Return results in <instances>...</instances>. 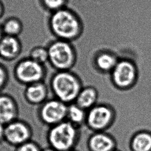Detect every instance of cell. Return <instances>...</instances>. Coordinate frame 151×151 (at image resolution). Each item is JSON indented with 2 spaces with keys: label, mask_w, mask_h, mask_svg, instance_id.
<instances>
[{
  "label": "cell",
  "mask_w": 151,
  "mask_h": 151,
  "mask_svg": "<svg viewBox=\"0 0 151 151\" xmlns=\"http://www.w3.org/2000/svg\"><path fill=\"white\" fill-rule=\"evenodd\" d=\"M50 28L57 39L70 42L76 40L81 31V25L78 17L65 8L52 12L50 19Z\"/></svg>",
  "instance_id": "1"
},
{
  "label": "cell",
  "mask_w": 151,
  "mask_h": 151,
  "mask_svg": "<svg viewBox=\"0 0 151 151\" xmlns=\"http://www.w3.org/2000/svg\"><path fill=\"white\" fill-rule=\"evenodd\" d=\"M50 86L55 98L67 104L76 101L82 89L78 78L68 70L57 71L54 74Z\"/></svg>",
  "instance_id": "2"
},
{
  "label": "cell",
  "mask_w": 151,
  "mask_h": 151,
  "mask_svg": "<svg viewBox=\"0 0 151 151\" xmlns=\"http://www.w3.org/2000/svg\"><path fill=\"white\" fill-rule=\"evenodd\" d=\"M76 126L65 120L50 127L47 134L48 146L57 151H70L74 147L77 139Z\"/></svg>",
  "instance_id": "3"
},
{
  "label": "cell",
  "mask_w": 151,
  "mask_h": 151,
  "mask_svg": "<svg viewBox=\"0 0 151 151\" xmlns=\"http://www.w3.org/2000/svg\"><path fill=\"white\" fill-rule=\"evenodd\" d=\"M48 63L57 71L68 70L73 65L76 54L71 42L56 39L47 47Z\"/></svg>",
  "instance_id": "4"
},
{
  "label": "cell",
  "mask_w": 151,
  "mask_h": 151,
  "mask_svg": "<svg viewBox=\"0 0 151 151\" xmlns=\"http://www.w3.org/2000/svg\"><path fill=\"white\" fill-rule=\"evenodd\" d=\"M14 77L17 81L25 86L44 81L46 69L41 64L29 57L19 61L14 69Z\"/></svg>",
  "instance_id": "5"
},
{
  "label": "cell",
  "mask_w": 151,
  "mask_h": 151,
  "mask_svg": "<svg viewBox=\"0 0 151 151\" xmlns=\"http://www.w3.org/2000/svg\"><path fill=\"white\" fill-rule=\"evenodd\" d=\"M68 104L57 99L47 100L38 110L40 120L50 127L57 124L67 119Z\"/></svg>",
  "instance_id": "6"
},
{
  "label": "cell",
  "mask_w": 151,
  "mask_h": 151,
  "mask_svg": "<svg viewBox=\"0 0 151 151\" xmlns=\"http://www.w3.org/2000/svg\"><path fill=\"white\" fill-rule=\"evenodd\" d=\"M32 132L30 126L24 121L16 119L5 125V142L17 147L32 140Z\"/></svg>",
  "instance_id": "7"
},
{
  "label": "cell",
  "mask_w": 151,
  "mask_h": 151,
  "mask_svg": "<svg viewBox=\"0 0 151 151\" xmlns=\"http://www.w3.org/2000/svg\"><path fill=\"white\" fill-rule=\"evenodd\" d=\"M111 72L113 81L119 88H125L131 86L136 77L134 65L127 60L118 61Z\"/></svg>",
  "instance_id": "8"
},
{
  "label": "cell",
  "mask_w": 151,
  "mask_h": 151,
  "mask_svg": "<svg viewBox=\"0 0 151 151\" xmlns=\"http://www.w3.org/2000/svg\"><path fill=\"white\" fill-rule=\"evenodd\" d=\"M112 110L105 105H94L86 114V121L93 130L100 131L107 127L113 119Z\"/></svg>",
  "instance_id": "9"
},
{
  "label": "cell",
  "mask_w": 151,
  "mask_h": 151,
  "mask_svg": "<svg viewBox=\"0 0 151 151\" xmlns=\"http://www.w3.org/2000/svg\"><path fill=\"white\" fill-rule=\"evenodd\" d=\"M22 51V44L18 37L5 35L0 40V58L11 61L17 58Z\"/></svg>",
  "instance_id": "10"
},
{
  "label": "cell",
  "mask_w": 151,
  "mask_h": 151,
  "mask_svg": "<svg viewBox=\"0 0 151 151\" xmlns=\"http://www.w3.org/2000/svg\"><path fill=\"white\" fill-rule=\"evenodd\" d=\"M18 107L10 95L0 93V123L5 125L18 119Z\"/></svg>",
  "instance_id": "11"
},
{
  "label": "cell",
  "mask_w": 151,
  "mask_h": 151,
  "mask_svg": "<svg viewBox=\"0 0 151 151\" xmlns=\"http://www.w3.org/2000/svg\"><path fill=\"white\" fill-rule=\"evenodd\" d=\"M48 94V88L44 81L27 85L24 91L26 101L32 105L42 104L47 100Z\"/></svg>",
  "instance_id": "12"
},
{
  "label": "cell",
  "mask_w": 151,
  "mask_h": 151,
  "mask_svg": "<svg viewBox=\"0 0 151 151\" xmlns=\"http://www.w3.org/2000/svg\"><path fill=\"white\" fill-rule=\"evenodd\" d=\"M114 146L113 139L102 132L96 133L88 140V146L91 151H112Z\"/></svg>",
  "instance_id": "13"
},
{
  "label": "cell",
  "mask_w": 151,
  "mask_h": 151,
  "mask_svg": "<svg viewBox=\"0 0 151 151\" xmlns=\"http://www.w3.org/2000/svg\"><path fill=\"white\" fill-rule=\"evenodd\" d=\"M97 99L96 90L91 87L83 88L80 91L76 103L84 110L91 109L93 107Z\"/></svg>",
  "instance_id": "14"
},
{
  "label": "cell",
  "mask_w": 151,
  "mask_h": 151,
  "mask_svg": "<svg viewBox=\"0 0 151 151\" xmlns=\"http://www.w3.org/2000/svg\"><path fill=\"white\" fill-rule=\"evenodd\" d=\"M133 151H151V134L145 132L136 134L131 141Z\"/></svg>",
  "instance_id": "15"
},
{
  "label": "cell",
  "mask_w": 151,
  "mask_h": 151,
  "mask_svg": "<svg viewBox=\"0 0 151 151\" xmlns=\"http://www.w3.org/2000/svg\"><path fill=\"white\" fill-rule=\"evenodd\" d=\"M86 119L85 110L80 107L76 103L68 104L67 120L77 126L81 124Z\"/></svg>",
  "instance_id": "16"
},
{
  "label": "cell",
  "mask_w": 151,
  "mask_h": 151,
  "mask_svg": "<svg viewBox=\"0 0 151 151\" xmlns=\"http://www.w3.org/2000/svg\"><path fill=\"white\" fill-rule=\"evenodd\" d=\"M117 62L115 56L109 52H101L96 58L97 67L103 71H112Z\"/></svg>",
  "instance_id": "17"
},
{
  "label": "cell",
  "mask_w": 151,
  "mask_h": 151,
  "mask_svg": "<svg viewBox=\"0 0 151 151\" xmlns=\"http://www.w3.org/2000/svg\"><path fill=\"white\" fill-rule=\"evenodd\" d=\"M2 28L5 35L18 37L22 31V24L18 19L12 18L5 21Z\"/></svg>",
  "instance_id": "18"
},
{
  "label": "cell",
  "mask_w": 151,
  "mask_h": 151,
  "mask_svg": "<svg viewBox=\"0 0 151 151\" xmlns=\"http://www.w3.org/2000/svg\"><path fill=\"white\" fill-rule=\"evenodd\" d=\"M32 60L44 65L48 62V52L47 47L37 46L32 48L28 56Z\"/></svg>",
  "instance_id": "19"
},
{
  "label": "cell",
  "mask_w": 151,
  "mask_h": 151,
  "mask_svg": "<svg viewBox=\"0 0 151 151\" xmlns=\"http://www.w3.org/2000/svg\"><path fill=\"white\" fill-rule=\"evenodd\" d=\"M16 151H42V149L38 143L31 140L18 146Z\"/></svg>",
  "instance_id": "20"
},
{
  "label": "cell",
  "mask_w": 151,
  "mask_h": 151,
  "mask_svg": "<svg viewBox=\"0 0 151 151\" xmlns=\"http://www.w3.org/2000/svg\"><path fill=\"white\" fill-rule=\"evenodd\" d=\"M44 5L53 12L65 7L67 0H42Z\"/></svg>",
  "instance_id": "21"
},
{
  "label": "cell",
  "mask_w": 151,
  "mask_h": 151,
  "mask_svg": "<svg viewBox=\"0 0 151 151\" xmlns=\"http://www.w3.org/2000/svg\"><path fill=\"white\" fill-rule=\"evenodd\" d=\"M8 72L6 67L0 64V92L4 88L8 81Z\"/></svg>",
  "instance_id": "22"
},
{
  "label": "cell",
  "mask_w": 151,
  "mask_h": 151,
  "mask_svg": "<svg viewBox=\"0 0 151 151\" xmlns=\"http://www.w3.org/2000/svg\"><path fill=\"white\" fill-rule=\"evenodd\" d=\"M5 137V125L0 123V144L4 143Z\"/></svg>",
  "instance_id": "23"
},
{
  "label": "cell",
  "mask_w": 151,
  "mask_h": 151,
  "mask_svg": "<svg viewBox=\"0 0 151 151\" xmlns=\"http://www.w3.org/2000/svg\"><path fill=\"white\" fill-rule=\"evenodd\" d=\"M42 151H57V150H55L54 149H53L52 147L48 146V147H47L42 149Z\"/></svg>",
  "instance_id": "24"
},
{
  "label": "cell",
  "mask_w": 151,
  "mask_h": 151,
  "mask_svg": "<svg viewBox=\"0 0 151 151\" xmlns=\"http://www.w3.org/2000/svg\"><path fill=\"white\" fill-rule=\"evenodd\" d=\"M4 35H5V34H4V33L2 28V27L0 26V40L3 38V37H4Z\"/></svg>",
  "instance_id": "25"
},
{
  "label": "cell",
  "mask_w": 151,
  "mask_h": 151,
  "mask_svg": "<svg viewBox=\"0 0 151 151\" xmlns=\"http://www.w3.org/2000/svg\"><path fill=\"white\" fill-rule=\"evenodd\" d=\"M2 13H3V6L0 2V17L2 15Z\"/></svg>",
  "instance_id": "26"
},
{
  "label": "cell",
  "mask_w": 151,
  "mask_h": 151,
  "mask_svg": "<svg viewBox=\"0 0 151 151\" xmlns=\"http://www.w3.org/2000/svg\"><path fill=\"white\" fill-rule=\"evenodd\" d=\"M112 151H116V150H112Z\"/></svg>",
  "instance_id": "27"
},
{
  "label": "cell",
  "mask_w": 151,
  "mask_h": 151,
  "mask_svg": "<svg viewBox=\"0 0 151 151\" xmlns=\"http://www.w3.org/2000/svg\"><path fill=\"white\" fill-rule=\"evenodd\" d=\"M70 151H74V150H70Z\"/></svg>",
  "instance_id": "28"
}]
</instances>
